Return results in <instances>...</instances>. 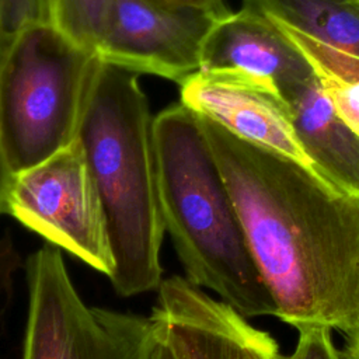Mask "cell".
<instances>
[{
  "label": "cell",
  "mask_w": 359,
  "mask_h": 359,
  "mask_svg": "<svg viewBox=\"0 0 359 359\" xmlns=\"http://www.w3.org/2000/svg\"><path fill=\"white\" fill-rule=\"evenodd\" d=\"M199 119L275 303V317L296 331H353L359 325V198Z\"/></svg>",
  "instance_id": "6da1fadb"
},
{
  "label": "cell",
  "mask_w": 359,
  "mask_h": 359,
  "mask_svg": "<svg viewBox=\"0 0 359 359\" xmlns=\"http://www.w3.org/2000/svg\"><path fill=\"white\" fill-rule=\"evenodd\" d=\"M153 119L139 74L101 60L77 140L104 213L112 258L108 276L123 297L161 283L165 234Z\"/></svg>",
  "instance_id": "7a4b0ae2"
},
{
  "label": "cell",
  "mask_w": 359,
  "mask_h": 359,
  "mask_svg": "<svg viewBox=\"0 0 359 359\" xmlns=\"http://www.w3.org/2000/svg\"><path fill=\"white\" fill-rule=\"evenodd\" d=\"M153 133L164 230L184 278L245 318L275 317L199 116L178 101L154 115Z\"/></svg>",
  "instance_id": "3957f363"
},
{
  "label": "cell",
  "mask_w": 359,
  "mask_h": 359,
  "mask_svg": "<svg viewBox=\"0 0 359 359\" xmlns=\"http://www.w3.org/2000/svg\"><path fill=\"white\" fill-rule=\"evenodd\" d=\"M101 59L50 22L31 25L3 45L0 132L14 174L77 139Z\"/></svg>",
  "instance_id": "277c9868"
},
{
  "label": "cell",
  "mask_w": 359,
  "mask_h": 359,
  "mask_svg": "<svg viewBox=\"0 0 359 359\" xmlns=\"http://www.w3.org/2000/svg\"><path fill=\"white\" fill-rule=\"evenodd\" d=\"M28 310L22 359H150L157 341L150 316L88 306L62 250L45 244L25 262Z\"/></svg>",
  "instance_id": "5b68a950"
},
{
  "label": "cell",
  "mask_w": 359,
  "mask_h": 359,
  "mask_svg": "<svg viewBox=\"0 0 359 359\" xmlns=\"http://www.w3.org/2000/svg\"><path fill=\"white\" fill-rule=\"evenodd\" d=\"M6 213L109 276L112 258L100 198L81 144L73 143L13 175Z\"/></svg>",
  "instance_id": "8992f818"
},
{
  "label": "cell",
  "mask_w": 359,
  "mask_h": 359,
  "mask_svg": "<svg viewBox=\"0 0 359 359\" xmlns=\"http://www.w3.org/2000/svg\"><path fill=\"white\" fill-rule=\"evenodd\" d=\"M219 18L149 0H116L98 56L139 76L180 86L199 70L205 39Z\"/></svg>",
  "instance_id": "52a82bcc"
},
{
  "label": "cell",
  "mask_w": 359,
  "mask_h": 359,
  "mask_svg": "<svg viewBox=\"0 0 359 359\" xmlns=\"http://www.w3.org/2000/svg\"><path fill=\"white\" fill-rule=\"evenodd\" d=\"M150 318L174 359H290L271 332L180 275L161 280Z\"/></svg>",
  "instance_id": "ba28073f"
},
{
  "label": "cell",
  "mask_w": 359,
  "mask_h": 359,
  "mask_svg": "<svg viewBox=\"0 0 359 359\" xmlns=\"http://www.w3.org/2000/svg\"><path fill=\"white\" fill-rule=\"evenodd\" d=\"M196 73L280 98L289 87L314 74L280 29L247 7L229 11L215 22L205 39Z\"/></svg>",
  "instance_id": "9c48e42d"
},
{
  "label": "cell",
  "mask_w": 359,
  "mask_h": 359,
  "mask_svg": "<svg viewBox=\"0 0 359 359\" xmlns=\"http://www.w3.org/2000/svg\"><path fill=\"white\" fill-rule=\"evenodd\" d=\"M180 102L234 136L316 172L297 139L289 108L280 97L195 73L180 84Z\"/></svg>",
  "instance_id": "30bf717a"
},
{
  "label": "cell",
  "mask_w": 359,
  "mask_h": 359,
  "mask_svg": "<svg viewBox=\"0 0 359 359\" xmlns=\"http://www.w3.org/2000/svg\"><path fill=\"white\" fill-rule=\"evenodd\" d=\"M282 98L316 172L359 198V135L337 114L317 77L313 74L293 84Z\"/></svg>",
  "instance_id": "8fae6325"
},
{
  "label": "cell",
  "mask_w": 359,
  "mask_h": 359,
  "mask_svg": "<svg viewBox=\"0 0 359 359\" xmlns=\"http://www.w3.org/2000/svg\"><path fill=\"white\" fill-rule=\"evenodd\" d=\"M271 21L359 56V3L356 0H241Z\"/></svg>",
  "instance_id": "7c38bea8"
},
{
  "label": "cell",
  "mask_w": 359,
  "mask_h": 359,
  "mask_svg": "<svg viewBox=\"0 0 359 359\" xmlns=\"http://www.w3.org/2000/svg\"><path fill=\"white\" fill-rule=\"evenodd\" d=\"M116 0H49V20L80 46L98 55Z\"/></svg>",
  "instance_id": "4fadbf2b"
},
{
  "label": "cell",
  "mask_w": 359,
  "mask_h": 359,
  "mask_svg": "<svg viewBox=\"0 0 359 359\" xmlns=\"http://www.w3.org/2000/svg\"><path fill=\"white\" fill-rule=\"evenodd\" d=\"M302 53L321 86L359 83V56L314 39L297 29L272 21Z\"/></svg>",
  "instance_id": "5bb4252c"
},
{
  "label": "cell",
  "mask_w": 359,
  "mask_h": 359,
  "mask_svg": "<svg viewBox=\"0 0 359 359\" xmlns=\"http://www.w3.org/2000/svg\"><path fill=\"white\" fill-rule=\"evenodd\" d=\"M50 22L48 0H0V39L11 41L25 28Z\"/></svg>",
  "instance_id": "9a60e30c"
},
{
  "label": "cell",
  "mask_w": 359,
  "mask_h": 359,
  "mask_svg": "<svg viewBox=\"0 0 359 359\" xmlns=\"http://www.w3.org/2000/svg\"><path fill=\"white\" fill-rule=\"evenodd\" d=\"M297 344L292 352L293 359H342L337 349L331 330L324 327H306L297 330Z\"/></svg>",
  "instance_id": "2e32d148"
},
{
  "label": "cell",
  "mask_w": 359,
  "mask_h": 359,
  "mask_svg": "<svg viewBox=\"0 0 359 359\" xmlns=\"http://www.w3.org/2000/svg\"><path fill=\"white\" fill-rule=\"evenodd\" d=\"M161 6L178 7V8H194L201 11L212 13L217 17L226 15L230 10L226 7L224 0H149Z\"/></svg>",
  "instance_id": "e0dca14e"
},
{
  "label": "cell",
  "mask_w": 359,
  "mask_h": 359,
  "mask_svg": "<svg viewBox=\"0 0 359 359\" xmlns=\"http://www.w3.org/2000/svg\"><path fill=\"white\" fill-rule=\"evenodd\" d=\"M3 52V42L0 39V57ZM13 180V172L8 167L4 149H3V142H1V132H0V215L6 213V202H7V194L8 188Z\"/></svg>",
  "instance_id": "ac0fdd59"
},
{
  "label": "cell",
  "mask_w": 359,
  "mask_h": 359,
  "mask_svg": "<svg viewBox=\"0 0 359 359\" xmlns=\"http://www.w3.org/2000/svg\"><path fill=\"white\" fill-rule=\"evenodd\" d=\"M342 359H359V325L345 335Z\"/></svg>",
  "instance_id": "d6986e66"
},
{
  "label": "cell",
  "mask_w": 359,
  "mask_h": 359,
  "mask_svg": "<svg viewBox=\"0 0 359 359\" xmlns=\"http://www.w3.org/2000/svg\"><path fill=\"white\" fill-rule=\"evenodd\" d=\"M153 321V320H151ZM157 334V331H156ZM150 359H174L172 353L170 352L168 346L160 339V337L157 335V341H156V345L151 351V355H150Z\"/></svg>",
  "instance_id": "ffe728a7"
},
{
  "label": "cell",
  "mask_w": 359,
  "mask_h": 359,
  "mask_svg": "<svg viewBox=\"0 0 359 359\" xmlns=\"http://www.w3.org/2000/svg\"><path fill=\"white\" fill-rule=\"evenodd\" d=\"M289 358H290V359H293V358H292V356H290V355H289Z\"/></svg>",
  "instance_id": "44dd1931"
},
{
  "label": "cell",
  "mask_w": 359,
  "mask_h": 359,
  "mask_svg": "<svg viewBox=\"0 0 359 359\" xmlns=\"http://www.w3.org/2000/svg\"><path fill=\"white\" fill-rule=\"evenodd\" d=\"M48 7H49V0H48Z\"/></svg>",
  "instance_id": "7402d4cb"
},
{
  "label": "cell",
  "mask_w": 359,
  "mask_h": 359,
  "mask_svg": "<svg viewBox=\"0 0 359 359\" xmlns=\"http://www.w3.org/2000/svg\"><path fill=\"white\" fill-rule=\"evenodd\" d=\"M356 1H358V3H359V0H356Z\"/></svg>",
  "instance_id": "603a6c76"
}]
</instances>
